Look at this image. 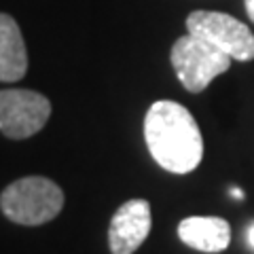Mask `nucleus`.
<instances>
[{
	"label": "nucleus",
	"instance_id": "f257e3e1",
	"mask_svg": "<svg viewBox=\"0 0 254 254\" xmlns=\"http://www.w3.org/2000/svg\"><path fill=\"white\" fill-rule=\"evenodd\" d=\"M148 153L163 170L189 174L201 163L203 140L195 117L178 102L159 100L144 117Z\"/></svg>",
	"mask_w": 254,
	"mask_h": 254
},
{
	"label": "nucleus",
	"instance_id": "f03ea898",
	"mask_svg": "<svg viewBox=\"0 0 254 254\" xmlns=\"http://www.w3.org/2000/svg\"><path fill=\"white\" fill-rule=\"evenodd\" d=\"M64 208V190L45 176H26L11 182L0 195V210L9 220L38 227L53 220Z\"/></svg>",
	"mask_w": 254,
	"mask_h": 254
},
{
	"label": "nucleus",
	"instance_id": "7ed1b4c3",
	"mask_svg": "<svg viewBox=\"0 0 254 254\" xmlns=\"http://www.w3.org/2000/svg\"><path fill=\"white\" fill-rule=\"evenodd\" d=\"M170 60L178 81L190 93H201L231 66V58L227 53L193 34H185L174 43Z\"/></svg>",
	"mask_w": 254,
	"mask_h": 254
},
{
	"label": "nucleus",
	"instance_id": "20e7f679",
	"mask_svg": "<svg viewBox=\"0 0 254 254\" xmlns=\"http://www.w3.org/2000/svg\"><path fill=\"white\" fill-rule=\"evenodd\" d=\"M189 34L208 41L231 60H254V34L240 19L216 11H193L187 17Z\"/></svg>",
	"mask_w": 254,
	"mask_h": 254
},
{
	"label": "nucleus",
	"instance_id": "39448f33",
	"mask_svg": "<svg viewBox=\"0 0 254 254\" xmlns=\"http://www.w3.org/2000/svg\"><path fill=\"white\" fill-rule=\"evenodd\" d=\"M51 117V102L32 89L0 91V131L11 140L38 133Z\"/></svg>",
	"mask_w": 254,
	"mask_h": 254
},
{
	"label": "nucleus",
	"instance_id": "423d86ee",
	"mask_svg": "<svg viewBox=\"0 0 254 254\" xmlns=\"http://www.w3.org/2000/svg\"><path fill=\"white\" fill-rule=\"evenodd\" d=\"M150 233V203L129 199L115 212L108 227V246L113 254H133Z\"/></svg>",
	"mask_w": 254,
	"mask_h": 254
},
{
	"label": "nucleus",
	"instance_id": "0eeeda50",
	"mask_svg": "<svg viewBox=\"0 0 254 254\" xmlns=\"http://www.w3.org/2000/svg\"><path fill=\"white\" fill-rule=\"evenodd\" d=\"M178 237L199 252H222L231 242V227L218 216H189L180 220Z\"/></svg>",
	"mask_w": 254,
	"mask_h": 254
},
{
	"label": "nucleus",
	"instance_id": "6e6552de",
	"mask_svg": "<svg viewBox=\"0 0 254 254\" xmlns=\"http://www.w3.org/2000/svg\"><path fill=\"white\" fill-rule=\"evenodd\" d=\"M28 72V51L21 30L11 15L0 13V81L15 83Z\"/></svg>",
	"mask_w": 254,
	"mask_h": 254
},
{
	"label": "nucleus",
	"instance_id": "1a4fd4ad",
	"mask_svg": "<svg viewBox=\"0 0 254 254\" xmlns=\"http://www.w3.org/2000/svg\"><path fill=\"white\" fill-rule=\"evenodd\" d=\"M246 13H248V17L254 23V0H246Z\"/></svg>",
	"mask_w": 254,
	"mask_h": 254
},
{
	"label": "nucleus",
	"instance_id": "9d476101",
	"mask_svg": "<svg viewBox=\"0 0 254 254\" xmlns=\"http://www.w3.org/2000/svg\"><path fill=\"white\" fill-rule=\"evenodd\" d=\"M248 244H250V248L254 250V225L248 229Z\"/></svg>",
	"mask_w": 254,
	"mask_h": 254
},
{
	"label": "nucleus",
	"instance_id": "9b49d317",
	"mask_svg": "<svg viewBox=\"0 0 254 254\" xmlns=\"http://www.w3.org/2000/svg\"><path fill=\"white\" fill-rule=\"evenodd\" d=\"M231 195L235 197V199H244V193H242L240 189H233V190H231Z\"/></svg>",
	"mask_w": 254,
	"mask_h": 254
}]
</instances>
